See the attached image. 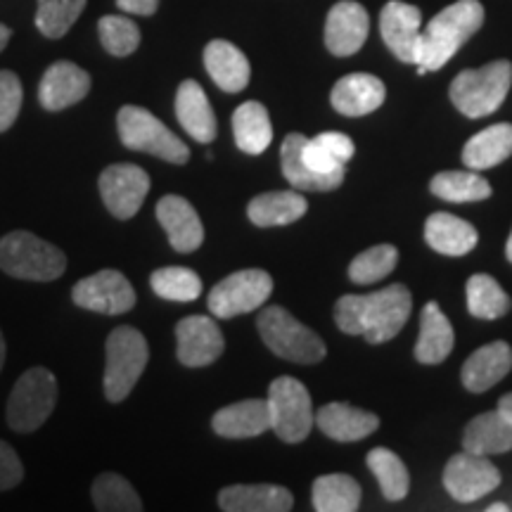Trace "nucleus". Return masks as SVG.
I'll return each mask as SVG.
<instances>
[{
  "instance_id": "f257e3e1",
  "label": "nucleus",
  "mask_w": 512,
  "mask_h": 512,
  "mask_svg": "<svg viewBox=\"0 0 512 512\" xmlns=\"http://www.w3.org/2000/svg\"><path fill=\"white\" fill-rule=\"evenodd\" d=\"M411 311L408 287L389 285L373 294H344L335 304V323L347 335H363L370 344H384L399 335Z\"/></svg>"
},
{
  "instance_id": "f03ea898",
  "label": "nucleus",
  "mask_w": 512,
  "mask_h": 512,
  "mask_svg": "<svg viewBox=\"0 0 512 512\" xmlns=\"http://www.w3.org/2000/svg\"><path fill=\"white\" fill-rule=\"evenodd\" d=\"M484 5L479 0H456L432 17V22L422 29L418 43V74L437 72L482 29Z\"/></svg>"
},
{
  "instance_id": "7ed1b4c3",
  "label": "nucleus",
  "mask_w": 512,
  "mask_h": 512,
  "mask_svg": "<svg viewBox=\"0 0 512 512\" xmlns=\"http://www.w3.org/2000/svg\"><path fill=\"white\" fill-rule=\"evenodd\" d=\"M512 86V64L496 60L479 69H465L451 83V102L467 119L494 114L508 98Z\"/></svg>"
},
{
  "instance_id": "20e7f679",
  "label": "nucleus",
  "mask_w": 512,
  "mask_h": 512,
  "mask_svg": "<svg viewBox=\"0 0 512 512\" xmlns=\"http://www.w3.org/2000/svg\"><path fill=\"white\" fill-rule=\"evenodd\" d=\"M256 328H259V335L264 339L266 347L275 356L285 358V361L313 366V363H320L328 354L318 332L299 323L283 306H268V309L261 311L259 320H256Z\"/></svg>"
},
{
  "instance_id": "39448f33",
  "label": "nucleus",
  "mask_w": 512,
  "mask_h": 512,
  "mask_svg": "<svg viewBox=\"0 0 512 512\" xmlns=\"http://www.w3.org/2000/svg\"><path fill=\"white\" fill-rule=\"evenodd\" d=\"M0 268L12 278L50 283L67 268V256L60 247L36 238L27 230H15L0 240Z\"/></svg>"
},
{
  "instance_id": "423d86ee",
  "label": "nucleus",
  "mask_w": 512,
  "mask_h": 512,
  "mask_svg": "<svg viewBox=\"0 0 512 512\" xmlns=\"http://www.w3.org/2000/svg\"><path fill=\"white\" fill-rule=\"evenodd\" d=\"M117 131L128 150L145 152L169 164H188L190 150L181 138L143 107L126 105L117 114Z\"/></svg>"
},
{
  "instance_id": "0eeeda50",
  "label": "nucleus",
  "mask_w": 512,
  "mask_h": 512,
  "mask_svg": "<svg viewBox=\"0 0 512 512\" xmlns=\"http://www.w3.org/2000/svg\"><path fill=\"white\" fill-rule=\"evenodd\" d=\"M105 396L110 403H121L133 392L150 361V347L143 332L131 325H119L107 337Z\"/></svg>"
},
{
  "instance_id": "6e6552de",
  "label": "nucleus",
  "mask_w": 512,
  "mask_h": 512,
  "mask_svg": "<svg viewBox=\"0 0 512 512\" xmlns=\"http://www.w3.org/2000/svg\"><path fill=\"white\" fill-rule=\"evenodd\" d=\"M268 413H271V430L285 444H299L309 437L316 425L311 394L302 382L294 377H278L268 389Z\"/></svg>"
},
{
  "instance_id": "1a4fd4ad",
  "label": "nucleus",
  "mask_w": 512,
  "mask_h": 512,
  "mask_svg": "<svg viewBox=\"0 0 512 512\" xmlns=\"http://www.w3.org/2000/svg\"><path fill=\"white\" fill-rule=\"evenodd\" d=\"M57 380L48 368H29L8 399V425L15 432H34L55 411Z\"/></svg>"
},
{
  "instance_id": "9d476101",
  "label": "nucleus",
  "mask_w": 512,
  "mask_h": 512,
  "mask_svg": "<svg viewBox=\"0 0 512 512\" xmlns=\"http://www.w3.org/2000/svg\"><path fill=\"white\" fill-rule=\"evenodd\" d=\"M273 292V278L259 268H247L221 280L209 292L207 306L216 318H235L252 313L268 302Z\"/></svg>"
},
{
  "instance_id": "9b49d317",
  "label": "nucleus",
  "mask_w": 512,
  "mask_h": 512,
  "mask_svg": "<svg viewBox=\"0 0 512 512\" xmlns=\"http://www.w3.org/2000/svg\"><path fill=\"white\" fill-rule=\"evenodd\" d=\"M72 299L79 309L105 313V316H121L136 306V290L124 273L105 268V271L79 280L72 290Z\"/></svg>"
},
{
  "instance_id": "f8f14e48",
  "label": "nucleus",
  "mask_w": 512,
  "mask_h": 512,
  "mask_svg": "<svg viewBox=\"0 0 512 512\" xmlns=\"http://www.w3.org/2000/svg\"><path fill=\"white\" fill-rule=\"evenodd\" d=\"M150 176L138 164H112L100 174L98 188L102 202L112 216L126 221L133 219L143 207L150 192Z\"/></svg>"
},
{
  "instance_id": "ddd939ff",
  "label": "nucleus",
  "mask_w": 512,
  "mask_h": 512,
  "mask_svg": "<svg viewBox=\"0 0 512 512\" xmlns=\"http://www.w3.org/2000/svg\"><path fill=\"white\" fill-rule=\"evenodd\" d=\"M501 484V472L489 456L458 453L444 467V486L458 503H475L489 496Z\"/></svg>"
},
{
  "instance_id": "4468645a",
  "label": "nucleus",
  "mask_w": 512,
  "mask_h": 512,
  "mask_svg": "<svg viewBox=\"0 0 512 512\" xmlns=\"http://www.w3.org/2000/svg\"><path fill=\"white\" fill-rule=\"evenodd\" d=\"M178 342V361L185 368H204L211 366L223 354L226 342H223L221 328L214 318L209 316H188L176 325Z\"/></svg>"
},
{
  "instance_id": "2eb2a0df",
  "label": "nucleus",
  "mask_w": 512,
  "mask_h": 512,
  "mask_svg": "<svg viewBox=\"0 0 512 512\" xmlns=\"http://www.w3.org/2000/svg\"><path fill=\"white\" fill-rule=\"evenodd\" d=\"M370 17L356 0H339L325 19V48L337 57L356 55L368 41Z\"/></svg>"
},
{
  "instance_id": "dca6fc26",
  "label": "nucleus",
  "mask_w": 512,
  "mask_h": 512,
  "mask_svg": "<svg viewBox=\"0 0 512 512\" xmlns=\"http://www.w3.org/2000/svg\"><path fill=\"white\" fill-rule=\"evenodd\" d=\"M380 34L387 48L401 62L415 64L418 60V43L422 36V15L411 3L392 0L380 12Z\"/></svg>"
},
{
  "instance_id": "f3484780",
  "label": "nucleus",
  "mask_w": 512,
  "mask_h": 512,
  "mask_svg": "<svg viewBox=\"0 0 512 512\" xmlns=\"http://www.w3.org/2000/svg\"><path fill=\"white\" fill-rule=\"evenodd\" d=\"M91 91V74L79 64L60 60L50 64L38 86V100L48 112H60L76 105Z\"/></svg>"
},
{
  "instance_id": "a211bd4d",
  "label": "nucleus",
  "mask_w": 512,
  "mask_h": 512,
  "mask_svg": "<svg viewBox=\"0 0 512 512\" xmlns=\"http://www.w3.org/2000/svg\"><path fill=\"white\" fill-rule=\"evenodd\" d=\"M157 221L162 223L171 247L181 254L200 249L204 242V226L195 207L178 195H166L157 202Z\"/></svg>"
},
{
  "instance_id": "6ab92c4d",
  "label": "nucleus",
  "mask_w": 512,
  "mask_h": 512,
  "mask_svg": "<svg viewBox=\"0 0 512 512\" xmlns=\"http://www.w3.org/2000/svg\"><path fill=\"white\" fill-rule=\"evenodd\" d=\"M384 98H387L384 83L373 74L342 76L330 93L332 107L344 117H366L380 110Z\"/></svg>"
},
{
  "instance_id": "aec40b11",
  "label": "nucleus",
  "mask_w": 512,
  "mask_h": 512,
  "mask_svg": "<svg viewBox=\"0 0 512 512\" xmlns=\"http://www.w3.org/2000/svg\"><path fill=\"white\" fill-rule=\"evenodd\" d=\"M316 425L325 437L332 441H342V444H351V441H361L373 434L380 427V418L375 413L363 411V408L351 406V403H328V406L318 408Z\"/></svg>"
},
{
  "instance_id": "412c9836",
  "label": "nucleus",
  "mask_w": 512,
  "mask_h": 512,
  "mask_svg": "<svg viewBox=\"0 0 512 512\" xmlns=\"http://www.w3.org/2000/svg\"><path fill=\"white\" fill-rule=\"evenodd\" d=\"M512 370V349L508 342H491L479 347L463 363L460 380L472 394H482L498 384Z\"/></svg>"
},
{
  "instance_id": "4be33fe9",
  "label": "nucleus",
  "mask_w": 512,
  "mask_h": 512,
  "mask_svg": "<svg viewBox=\"0 0 512 512\" xmlns=\"http://www.w3.org/2000/svg\"><path fill=\"white\" fill-rule=\"evenodd\" d=\"M176 117L197 143H214L219 126L204 88L197 81H183L176 91Z\"/></svg>"
},
{
  "instance_id": "5701e85b",
  "label": "nucleus",
  "mask_w": 512,
  "mask_h": 512,
  "mask_svg": "<svg viewBox=\"0 0 512 512\" xmlns=\"http://www.w3.org/2000/svg\"><path fill=\"white\" fill-rule=\"evenodd\" d=\"M211 427L223 439H252L271 430V413L268 401L247 399L230 403L211 418Z\"/></svg>"
},
{
  "instance_id": "b1692460",
  "label": "nucleus",
  "mask_w": 512,
  "mask_h": 512,
  "mask_svg": "<svg viewBox=\"0 0 512 512\" xmlns=\"http://www.w3.org/2000/svg\"><path fill=\"white\" fill-rule=\"evenodd\" d=\"M204 69H207L211 81L226 93L245 91L249 76H252L247 55L230 41H221V38L207 43V48H204Z\"/></svg>"
},
{
  "instance_id": "393cba45",
  "label": "nucleus",
  "mask_w": 512,
  "mask_h": 512,
  "mask_svg": "<svg viewBox=\"0 0 512 512\" xmlns=\"http://www.w3.org/2000/svg\"><path fill=\"white\" fill-rule=\"evenodd\" d=\"M306 136L302 133H290L280 145V162H283V176L290 181L294 190L302 192H330L344 183L347 169L332 171V174H316L302 159V145Z\"/></svg>"
},
{
  "instance_id": "a878e982",
  "label": "nucleus",
  "mask_w": 512,
  "mask_h": 512,
  "mask_svg": "<svg viewBox=\"0 0 512 512\" xmlns=\"http://www.w3.org/2000/svg\"><path fill=\"white\" fill-rule=\"evenodd\" d=\"M219 505L226 512H287L294 496L278 484H235L221 491Z\"/></svg>"
},
{
  "instance_id": "bb28decb",
  "label": "nucleus",
  "mask_w": 512,
  "mask_h": 512,
  "mask_svg": "<svg viewBox=\"0 0 512 512\" xmlns=\"http://www.w3.org/2000/svg\"><path fill=\"white\" fill-rule=\"evenodd\" d=\"M456 332H453L451 320L444 316L437 302L425 304L420 316V337L415 344V358L422 366H439L453 351Z\"/></svg>"
},
{
  "instance_id": "cd10ccee",
  "label": "nucleus",
  "mask_w": 512,
  "mask_h": 512,
  "mask_svg": "<svg viewBox=\"0 0 512 512\" xmlns=\"http://www.w3.org/2000/svg\"><path fill=\"white\" fill-rule=\"evenodd\" d=\"M463 451L477 456H496L512 451V422L501 408L477 415L467 422L463 434Z\"/></svg>"
},
{
  "instance_id": "c85d7f7f",
  "label": "nucleus",
  "mask_w": 512,
  "mask_h": 512,
  "mask_svg": "<svg viewBox=\"0 0 512 512\" xmlns=\"http://www.w3.org/2000/svg\"><path fill=\"white\" fill-rule=\"evenodd\" d=\"M425 240L434 252L444 256H465L477 247L479 233L475 226L458 216L437 211L425 223Z\"/></svg>"
},
{
  "instance_id": "c756f323",
  "label": "nucleus",
  "mask_w": 512,
  "mask_h": 512,
  "mask_svg": "<svg viewBox=\"0 0 512 512\" xmlns=\"http://www.w3.org/2000/svg\"><path fill=\"white\" fill-rule=\"evenodd\" d=\"M309 211V202L297 190H275L256 195L247 207V216L254 226L271 228L287 226V223L299 221Z\"/></svg>"
},
{
  "instance_id": "7c9ffc66",
  "label": "nucleus",
  "mask_w": 512,
  "mask_h": 512,
  "mask_svg": "<svg viewBox=\"0 0 512 512\" xmlns=\"http://www.w3.org/2000/svg\"><path fill=\"white\" fill-rule=\"evenodd\" d=\"M512 155V124H494L477 136H472L463 147V164L472 171L494 169Z\"/></svg>"
},
{
  "instance_id": "2f4dec72",
  "label": "nucleus",
  "mask_w": 512,
  "mask_h": 512,
  "mask_svg": "<svg viewBox=\"0 0 512 512\" xmlns=\"http://www.w3.org/2000/svg\"><path fill=\"white\" fill-rule=\"evenodd\" d=\"M233 136L235 143L245 155L259 157L268 150V145L273 143V126L268 110L261 102L249 100L233 114Z\"/></svg>"
},
{
  "instance_id": "473e14b6",
  "label": "nucleus",
  "mask_w": 512,
  "mask_h": 512,
  "mask_svg": "<svg viewBox=\"0 0 512 512\" xmlns=\"http://www.w3.org/2000/svg\"><path fill=\"white\" fill-rule=\"evenodd\" d=\"M361 505V484L349 475H323L313 482V508L318 512H354Z\"/></svg>"
},
{
  "instance_id": "72a5a7b5",
  "label": "nucleus",
  "mask_w": 512,
  "mask_h": 512,
  "mask_svg": "<svg viewBox=\"0 0 512 512\" xmlns=\"http://www.w3.org/2000/svg\"><path fill=\"white\" fill-rule=\"evenodd\" d=\"M432 195L446 202H482L491 197V185L477 171H441L430 183Z\"/></svg>"
},
{
  "instance_id": "f704fd0d",
  "label": "nucleus",
  "mask_w": 512,
  "mask_h": 512,
  "mask_svg": "<svg viewBox=\"0 0 512 512\" xmlns=\"http://www.w3.org/2000/svg\"><path fill=\"white\" fill-rule=\"evenodd\" d=\"M366 463L387 501H401V498L408 496L411 475H408L406 465H403V460L394 451H389V448H373L368 453Z\"/></svg>"
},
{
  "instance_id": "c9c22d12",
  "label": "nucleus",
  "mask_w": 512,
  "mask_h": 512,
  "mask_svg": "<svg viewBox=\"0 0 512 512\" xmlns=\"http://www.w3.org/2000/svg\"><path fill=\"white\" fill-rule=\"evenodd\" d=\"M467 311L484 320L503 318L510 311V297L491 275L477 273L467 280Z\"/></svg>"
},
{
  "instance_id": "e433bc0d",
  "label": "nucleus",
  "mask_w": 512,
  "mask_h": 512,
  "mask_svg": "<svg viewBox=\"0 0 512 512\" xmlns=\"http://www.w3.org/2000/svg\"><path fill=\"white\" fill-rule=\"evenodd\" d=\"M93 505L100 512H140L143 501L128 479L117 472H102L93 482Z\"/></svg>"
},
{
  "instance_id": "4c0bfd02",
  "label": "nucleus",
  "mask_w": 512,
  "mask_h": 512,
  "mask_svg": "<svg viewBox=\"0 0 512 512\" xmlns=\"http://www.w3.org/2000/svg\"><path fill=\"white\" fill-rule=\"evenodd\" d=\"M150 285L157 297L169 302H195L202 294L200 275L185 266H166L150 275Z\"/></svg>"
},
{
  "instance_id": "58836bf2",
  "label": "nucleus",
  "mask_w": 512,
  "mask_h": 512,
  "mask_svg": "<svg viewBox=\"0 0 512 512\" xmlns=\"http://www.w3.org/2000/svg\"><path fill=\"white\" fill-rule=\"evenodd\" d=\"M399 264V249L394 245H375L356 256L349 264V280L356 285H373L387 278Z\"/></svg>"
},
{
  "instance_id": "ea45409f",
  "label": "nucleus",
  "mask_w": 512,
  "mask_h": 512,
  "mask_svg": "<svg viewBox=\"0 0 512 512\" xmlns=\"http://www.w3.org/2000/svg\"><path fill=\"white\" fill-rule=\"evenodd\" d=\"M88 0H38L36 29L46 38H62L86 10Z\"/></svg>"
},
{
  "instance_id": "a19ab883",
  "label": "nucleus",
  "mask_w": 512,
  "mask_h": 512,
  "mask_svg": "<svg viewBox=\"0 0 512 512\" xmlns=\"http://www.w3.org/2000/svg\"><path fill=\"white\" fill-rule=\"evenodd\" d=\"M98 36L102 48L114 57L133 55L140 46V29L131 17L107 15L98 22Z\"/></svg>"
},
{
  "instance_id": "79ce46f5",
  "label": "nucleus",
  "mask_w": 512,
  "mask_h": 512,
  "mask_svg": "<svg viewBox=\"0 0 512 512\" xmlns=\"http://www.w3.org/2000/svg\"><path fill=\"white\" fill-rule=\"evenodd\" d=\"M22 81L15 72H8L3 69L0 72V133L8 131V128L15 124L19 117V110H22Z\"/></svg>"
},
{
  "instance_id": "37998d69",
  "label": "nucleus",
  "mask_w": 512,
  "mask_h": 512,
  "mask_svg": "<svg viewBox=\"0 0 512 512\" xmlns=\"http://www.w3.org/2000/svg\"><path fill=\"white\" fill-rule=\"evenodd\" d=\"M316 140V145L320 147V150L328 155L332 162L337 164H347L351 157H354L356 152V145L354 140H351L347 133H337V131H325L320 133V136L313 138Z\"/></svg>"
},
{
  "instance_id": "c03bdc74",
  "label": "nucleus",
  "mask_w": 512,
  "mask_h": 512,
  "mask_svg": "<svg viewBox=\"0 0 512 512\" xmlns=\"http://www.w3.org/2000/svg\"><path fill=\"white\" fill-rule=\"evenodd\" d=\"M24 477L22 460L8 441H0V491H8L17 486Z\"/></svg>"
},
{
  "instance_id": "a18cd8bd",
  "label": "nucleus",
  "mask_w": 512,
  "mask_h": 512,
  "mask_svg": "<svg viewBox=\"0 0 512 512\" xmlns=\"http://www.w3.org/2000/svg\"><path fill=\"white\" fill-rule=\"evenodd\" d=\"M302 159H304V164L309 166L311 171H316V174H332V171L344 169V164L332 162V159L325 155V152L316 145V140H313V138H306L304 140Z\"/></svg>"
},
{
  "instance_id": "49530a36",
  "label": "nucleus",
  "mask_w": 512,
  "mask_h": 512,
  "mask_svg": "<svg viewBox=\"0 0 512 512\" xmlns=\"http://www.w3.org/2000/svg\"><path fill=\"white\" fill-rule=\"evenodd\" d=\"M117 8L128 12V15L152 17L159 8V0H117Z\"/></svg>"
},
{
  "instance_id": "de8ad7c7",
  "label": "nucleus",
  "mask_w": 512,
  "mask_h": 512,
  "mask_svg": "<svg viewBox=\"0 0 512 512\" xmlns=\"http://www.w3.org/2000/svg\"><path fill=\"white\" fill-rule=\"evenodd\" d=\"M10 38H12V29L8 27V24H0V53H3V50L8 48Z\"/></svg>"
},
{
  "instance_id": "09e8293b",
  "label": "nucleus",
  "mask_w": 512,
  "mask_h": 512,
  "mask_svg": "<svg viewBox=\"0 0 512 512\" xmlns=\"http://www.w3.org/2000/svg\"><path fill=\"white\" fill-rule=\"evenodd\" d=\"M498 408H501V411L508 415V420L512 422V394H505L501 401H498Z\"/></svg>"
},
{
  "instance_id": "8fccbe9b",
  "label": "nucleus",
  "mask_w": 512,
  "mask_h": 512,
  "mask_svg": "<svg viewBox=\"0 0 512 512\" xmlns=\"http://www.w3.org/2000/svg\"><path fill=\"white\" fill-rule=\"evenodd\" d=\"M489 512H508L510 508L505 503H494V505H489V508H486Z\"/></svg>"
},
{
  "instance_id": "3c124183",
  "label": "nucleus",
  "mask_w": 512,
  "mask_h": 512,
  "mask_svg": "<svg viewBox=\"0 0 512 512\" xmlns=\"http://www.w3.org/2000/svg\"><path fill=\"white\" fill-rule=\"evenodd\" d=\"M3 363H5V339H3V332H0V370H3Z\"/></svg>"
},
{
  "instance_id": "603ef678",
  "label": "nucleus",
  "mask_w": 512,
  "mask_h": 512,
  "mask_svg": "<svg viewBox=\"0 0 512 512\" xmlns=\"http://www.w3.org/2000/svg\"><path fill=\"white\" fill-rule=\"evenodd\" d=\"M505 256H508V261L512 264V233H510V238H508V245H505Z\"/></svg>"
}]
</instances>
